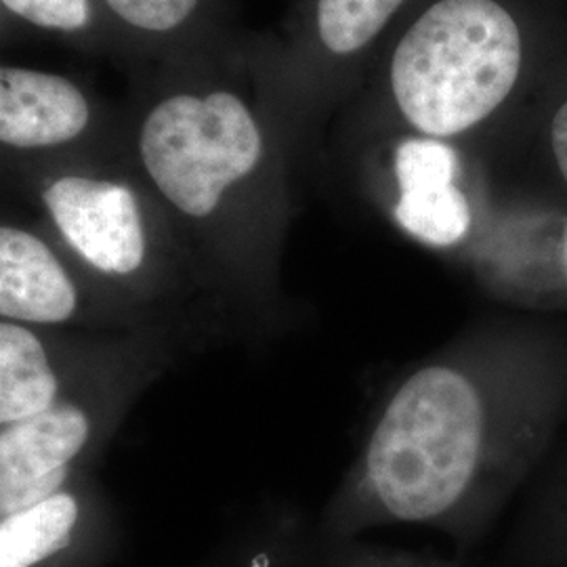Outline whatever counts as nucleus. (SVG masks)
Here are the masks:
<instances>
[{
	"instance_id": "nucleus-1",
	"label": "nucleus",
	"mask_w": 567,
	"mask_h": 567,
	"mask_svg": "<svg viewBox=\"0 0 567 567\" xmlns=\"http://www.w3.org/2000/svg\"><path fill=\"white\" fill-rule=\"evenodd\" d=\"M492 435L494 410L473 362L419 368L381 410L358 475L328 513V538L379 526L471 534Z\"/></svg>"
},
{
	"instance_id": "nucleus-2",
	"label": "nucleus",
	"mask_w": 567,
	"mask_h": 567,
	"mask_svg": "<svg viewBox=\"0 0 567 567\" xmlns=\"http://www.w3.org/2000/svg\"><path fill=\"white\" fill-rule=\"evenodd\" d=\"M124 116V164L163 210L210 252L208 278L225 297L257 295L238 234V210L265 161L264 131L234 91L140 95Z\"/></svg>"
},
{
	"instance_id": "nucleus-3",
	"label": "nucleus",
	"mask_w": 567,
	"mask_h": 567,
	"mask_svg": "<svg viewBox=\"0 0 567 567\" xmlns=\"http://www.w3.org/2000/svg\"><path fill=\"white\" fill-rule=\"evenodd\" d=\"M18 198L105 299L143 328H164L177 286L175 231L126 164H76L39 173Z\"/></svg>"
},
{
	"instance_id": "nucleus-4",
	"label": "nucleus",
	"mask_w": 567,
	"mask_h": 567,
	"mask_svg": "<svg viewBox=\"0 0 567 567\" xmlns=\"http://www.w3.org/2000/svg\"><path fill=\"white\" fill-rule=\"evenodd\" d=\"M522 58V32L496 0H440L393 53V95L419 131L458 135L507 100Z\"/></svg>"
},
{
	"instance_id": "nucleus-5",
	"label": "nucleus",
	"mask_w": 567,
	"mask_h": 567,
	"mask_svg": "<svg viewBox=\"0 0 567 567\" xmlns=\"http://www.w3.org/2000/svg\"><path fill=\"white\" fill-rule=\"evenodd\" d=\"M166 332L91 385L0 429V517L93 477L126 414L166 364Z\"/></svg>"
},
{
	"instance_id": "nucleus-6",
	"label": "nucleus",
	"mask_w": 567,
	"mask_h": 567,
	"mask_svg": "<svg viewBox=\"0 0 567 567\" xmlns=\"http://www.w3.org/2000/svg\"><path fill=\"white\" fill-rule=\"evenodd\" d=\"M121 163V105L70 74L0 61V196L51 168Z\"/></svg>"
},
{
	"instance_id": "nucleus-7",
	"label": "nucleus",
	"mask_w": 567,
	"mask_h": 567,
	"mask_svg": "<svg viewBox=\"0 0 567 567\" xmlns=\"http://www.w3.org/2000/svg\"><path fill=\"white\" fill-rule=\"evenodd\" d=\"M0 320L74 332H140L105 299L39 219L0 208Z\"/></svg>"
},
{
	"instance_id": "nucleus-8",
	"label": "nucleus",
	"mask_w": 567,
	"mask_h": 567,
	"mask_svg": "<svg viewBox=\"0 0 567 567\" xmlns=\"http://www.w3.org/2000/svg\"><path fill=\"white\" fill-rule=\"evenodd\" d=\"M163 332H74L0 320V429L95 383Z\"/></svg>"
},
{
	"instance_id": "nucleus-9",
	"label": "nucleus",
	"mask_w": 567,
	"mask_h": 567,
	"mask_svg": "<svg viewBox=\"0 0 567 567\" xmlns=\"http://www.w3.org/2000/svg\"><path fill=\"white\" fill-rule=\"evenodd\" d=\"M116 515L93 477L0 517V567H103Z\"/></svg>"
},
{
	"instance_id": "nucleus-10",
	"label": "nucleus",
	"mask_w": 567,
	"mask_h": 567,
	"mask_svg": "<svg viewBox=\"0 0 567 567\" xmlns=\"http://www.w3.org/2000/svg\"><path fill=\"white\" fill-rule=\"evenodd\" d=\"M395 179L400 198L395 221L435 248L463 243L471 229V204L458 179L456 152L437 140H408L395 152Z\"/></svg>"
},
{
	"instance_id": "nucleus-11",
	"label": "nucleus",
	"mask_w": 567,
	"mask_h": 567,
	"mask_svg": "<svg viewBox=\"0 0 567 567\" xmlns=\"http://www.w3.org/2000/svg\"><path fill=\"white\" fill-rule=\"evenodd\" d=\"M95 4L121 61L152 53L161 42L187 32L204 0H95Z\"/></svg>"
},
{
	"instance_id": "nucleus-12",
	"label": "nucleus",
	"mask_w": 567,
	"mask_h": 567,
	"mask_svg": "<svg viewBox=\"0 0 567 567\" xmlns=\"http://www.w3.org/2000/svg\"><path fill=\"white\" fill-rule=\"evenodd\" d=\"M0 9L16 30H30L82 53L118 61L95 0H0Z\"/></svg>"
},
{
	"instance_id": "nucleus-13",
	"label": "nucleus",
	"mask_w": 567,
	"mask_h": 567,
	"mask_svg": "<svg viewBox=\"0 0 567 567\" xmlns=\"http://www.w3.org/2000/svg\"><path fill=\"white\" fill-rule=\"evenodd\" d=\"M404 0H318L320 39L337 55L372 41Z\"/></svg>"
},
{
	"instance_id": "nucleus-14",
	"label": "nucleus",
	"mask_w": 567,
	"mask_h": 567,
	"mask_svg": "<svg viewBox=\"0 0 567 567\" xmlns=\"http://www.w3.org/2000/svg\"><path fill=\"white\" fill-rule=\"evenodd\" d=\"M328 543H332V548L326 555H318V561L311 567H452L412 555L351 547L349 540L328 538Z\"/></svg>"
},
{
	"instance_id": "nucleus-15",
	"label": "nucleus",
	"mask_w": 567,
	"mask_h": 567,
	"mask_svg": "<svg viewBox=\"0 0 567 567\" xmlns=\"http://www.w3.org/2000/svg\"><path fill=\"white\" fill-rule=\"evenodd\" d=\"M264 550L252 545H240L213 557L203 567H264Z\"/></svg>"
},
{
	"instance_id": "nucleus-16",
	"label": "nucleus",
	"mask_w": 567,
	"mask_h": 567,
	"mask_svg": "<svg viewBox=\"0 0 567 567\" xmlns=\"http://www.w3.org/2000/svg\"><path fill=\"white\" fill-rule=\"evenodd\" d=\"M550 143L555 152V161L567 183V102L557 110L553 126H550Z\"/></svg>"
},
{
	"instance_id": "nucleus-17",
	"label": "nucleus",
	"mask_w": 567,
	"mask_h": 567,
	"mask_svg": "<svg viewBox=\"0 0 567 567\" xmlns=\"http://www.w3.org/2000/svg\"><path fill=\"white\" fill-rule=\"evenodd\" d=\"M16 28L11 25V21L7 20V16H4V11L0 9V42L4 41L7 37H9V32H13Z\"/></svg>"
},
{
	"instance_id": "nucleus-18",
	"label": "nucleus",
	"mask_w": 567,
	"mask_h": 567,
	"mask_svg": "<svg viewBox=\"0 0 567 567\" xmlns=\"http://www.w3.org/2000/svg\"><path fill=\"white\" fill-rule=\"evenodd\" d=\"M564 255H566V264H567V229H566V238H564Z\"/></svg>"
}]
</instances>
